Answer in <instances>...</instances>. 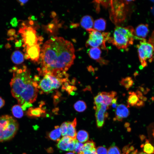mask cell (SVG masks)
I'll return each mask as SVG.
<instances>
[{
    "label": "cell",
    "mask_w": 154,
    "mask_h": 154,
    "mask_svg": "<svg viewBox=\"0 0 154 154\" xmlns=\"http://www.w3.org/2000/svg\"><path fill=\"white\" fill-rule=\"evenodd\" d=\"M77 140L76 139L71 138L70 140L68 145V151L74 152L76 142Z\"/></svg>",
    "instance_id": "cell-33"
},
{
    "label": "cell",
    "mask_w": 154,
    "mask_h": 154,
    "mask_svg": "<svg viewBox=\"0 0 154 154\" xmlns=\"http://www.w3.org/2000/svg\"><path fill=\"white\" fill-rule=\"evenodd\" d=\"M106 26V21L103 18L97 19L94 21V29L100 32L104 31Z\"/></svg>",
    "instance_id": "cell-23"
},
{
    "label": "cell",
    "mask_w": 154,
    "mask_h": 154,
    "mask_svg": "<svg viewBox=\"0 0 154 154\" xmlns=\"http://www.w3.org/2000/svg\"><path fill=\"white\" fill-rule=\"evenodd\" d=\"M78 154H96V149L91 150L82 151Z\"/></svg>",
    "instance_id": "cell-37"
},
{
    "label": "cell",
    "mask_w": 154,
    "mask_h": 154,
    "mask_svg": "<svg viewBox=\"0 0 154 154\" xmlns=\"http://www.w3.org/2000/svg\"><path fill=\"white\" fill-rule=\"evenodd\" d=\"M19 33L21 34L24 43L23 46H30L35 45L38 43V41L41 39L37 36L36 30L31 26L26 25L23 23L19 29Z\"/></svg>",
    "instance_id": "cell-8"
},
{
    "label": "cell",
    "mask_w": 154,
    "mask_h": 154,
    "mask_svg": "<svg viewBox=\"0 0 154 154\" xmlns=\"http://www.w3.org/2000/svg\"><path fill=\"white\" fill-rule=\"evenodd\" d=\"M32 106L31 103L26 102L24 103L21 107L23 110H25L27 108L30 107Z\"/></svg>",
    "instance_id": "cell-40"
},
{
    "label": "cell",
    "mask_w": 154,
    "mask_h": 154,
    "mask_svg": "<svg viewBox=\"0 0 154 154\" xmlns=\"http://www.w3.org/2000/svg\"><path fill=\"white\" fill-rule=\"evenodd\" d=\"M46 111L40 107L29 108L26 112V114L28 117H39L45 114Z\"/></svg>",
    "instance_id": "cell-17"
},
{
    "label": "cell",
    "mask_w": 154,
    "mask_h": 154,
    "mask_svg": "<svg viewBox=\"0 0 154 154\" xmlns=\"http://www.w3.org/2000/svg\"><path fill=\"white\" fill-rule=\"evenodd\" d=\"M5 101L4 100L0 97V109L2 108L5 105Z\"/></svg>",
    "instance_id": "cell-44"
},
{
    "label": "cell",
    "mask_w": 154,
    "mask_h": 154,
    "mask_svg": "<svg viewBox=\"0 0 154 154\" xmlns=\"http://www.w3.org/2000/svg\"><path fill=\"white\" fill-rule=\"evenodd\" d=\"M9 70L13 74L10 83L11 94L19 105L35 102L39 92L38 84L31 78L29 70L23 65L14 66Z\"/></svg>",
    "instance_id": "cell-2"
},
{
    "label": "cell",
    "mask_w": 154,
    "mask_h": 154,
    "mask_svg": "<svg viewBox=\"0 0 154 154\" xmlns=\"http://www.w3.org/2000/svg\"><path fill=\"white\" fill-rule=\"evenodd\" d=\"M60 127L61 135L63 137L66 136L67 133V122L63 123Z\"/></svg>",
    "instance_id": "cell-32"
},
{
    "label": "cell",
    "mask_w": 154,
    "mask_h": 154,
    "mask_svg": "<svg viewBox=\"0 0 154 154\" xmlns=\"http://www.w3.org/2000/svg\"><path fill=\"white\" fill-rule=\"evenodd\" d=\"M39 75L50 74L61 78L65 75L75 58L72 44L62 37L51 38L44 44L40 54Z\"/></svg>",
    "instance_id": "cell-1"
},
{
    "label": "cell",
    "mask_w": 154,
    "mask_h": 154,
    "mask_svg": "<svg viewBox=\"0 0 154 154\" xmlns=\"http://www.w3.org/2000/svg\"><path fill=\"white\" fill-rule=\"evenodd\" d=\"M96 154H108V150L103 146H100L96 148Z\"/></svg>",
    "instance_id": "cell-36"
},
{
    "label": "cell",
    "mask_w": 154,
    "mask_h": 154,
    "mask_svg": "<svg viewBox=\"0 0 154 154\" xmlns=\"http://www.w3.org/2000/svg\"><path fill=\"white\" fill-rule=\"evenodd\" d=\"M89 38L87 40L86 46H90L92 47H100L102 49L107 50L106 42L109 41L111 38L109 32H102L98 31L94 29L88 32Z\"/></svg>",
    "instance_id": "cell-5"
},
{
    "label": "cell",
    "mask_w": 154,
    "mask_h": 154,
    "mask_svg": "<svg viewBox=\"0 0 154 154\" xmlns=\"http://www.w3.org/2000/svg\"><path fill=\"white\" fill-rule=\"evenodd\" d=\"M88 53L90 57L96 60L101 66L106 65L109 62L108 60L101 56L102 51L100 47H91L89 50Z\"/></svg>",
    "instance_id": "cell-11"
},
{
    "label": "cell",
    "mask_w": 154,
    "mask_h": 154,
    "mask_svg": "<svg viewBox=\"0 0 154 154\" xmlns=\"http://www.w3.org/2000/svg\"><path fill=\"white\" fill-rule=\"evenodd\" d=\"M12 26L13 27H16L17 25L18 22L16 18H13L11 19L10 23Z\"/></svg>",
    "instance_id": "cell-42"
},
{
    "label": "cell",
    "mask_w": 154,
    "mask_h": 154,
    "mask_svg": "<svg viewBox=\"0 0 154 154\" xmlns=\"http://www.w3.org/2000/svg\"><path fill=\"white\" fill-rule=\"evenodd\" d=\"M74 107L75 110L78 112H82L87 108L85 102L82 100H79L77 101L74 104Z\"/></svg>",
    "instance_id": "cell-28"
},
{
    "label": "cell",
    "mask_w": 154,
    "mask_h": 154,
    "mask_svg": "<svg viewBox=\"0 0 154 154\" xmlns=\"http://www.w3.org/2000/svg\"><path fill=\"white\" fill-rule=\"evenodd\" d=\"M153 138H154V129L153 131V133H152Z\"/></svg>",
    "instance_id": "cell-50"
},
{
    "label": "cell",
    "mask_w": 154,
    "mask_h": 154,
    "mask_svg": "<svg viewBox=\"0 0 154 154\" xmlns=\"http://www.w3.org/2000/svg\"><path fill=\"white\" fill-rule=\"evenodd\" d=\"M148 41L152 45L154 50V31L152 33Z\"/></svg>",
    "instance_id": "cell-39"
},
{
    "label": "cell",
    "mask_w": 154,
    "mask_h": 154,
    "mask_svg": "<svg viewBox=\"0 0 154 154\" xmlns=\"http://www.w3.org/2000/svg\"><path fill=\"white\" fill-rule=\"evenodd\" d=\"M17 1L22 6L23 5L28 1V0H18Z\"/></svg>",
    "instance_id": "cell-45"
},
{
    "label": "cell",
    "mask_w": 154,
    "mask_h": 154,
    "mask_svg": "<svg viewBox=\"0 0 154 154\" xmlns=\"http://www.w3.org/2000/svg\"><path fill=\"white\" fill-rule=\"evenodd\" d=\"M89 138L87 132L84 130H80L77 133L76 138L80 142L83 143L87 141Z\"/></svg>",
    "instance_id": "cell-24"
},
{
    "label": "cell",
    "mask_w": 154,
    "mask_h": 154,
    "mask_svg": "<svg viewBox=\"0 0 154 154\" xmlns=\"http://www.w3.org/2000/svg\"><path fill=\"white\" fill-rule=\"evenodd\" d=\"M129 94L127 101L128 107L135 106L139 108L144 106V101L140 99L136 92L130 91Z\"/></svg>",
    "instance_id": "cell-12"
},
{
    "label": "cell",
    "mask_w": 154,
    "mask_h": 154,
    "mask_svg": "<svg viewBox=\"0 0 154 154\" xmlns=\"http://www.w3.org/2000/svg\"><path fill=\"white\" fill-rule=\"evenodd\" d=\"M127 0H111L110 18L115 24L120 23L126 17L125 4Z\"/></svg>",
    "instance_id": "cell-7"
},
{
    "label": "cell",
    "mask_w": 154,
    "mask_h": 154,
    "mask_svg": "<svg viewBox=\"0 0 154 154\" xmlns=\"http://www.w3.org/2000/svg\"><path fill=\"white\" fill-rule=\"evenodd\" d=\"M108 154H122L119 148L117 146L114 145H113L111 146L109 148L108 150Z\"/></svg>",
    "instance_id": "cell-30"
},
{
    "label": "cell",
    "mask_w": 154,
    "mask_h": 154,
    "mask_svg": "<svg viewBox=\"0 0 154 154\" xmlns=\"http://www.w3.org/2000/svg\"><path fill=\"white\" fill-rule=\"evenodd\" d=\"M137 47L141 66L143 67H145L147 65V61L151 62L154 58L153 47L146 39L140 40Z\"/></svg>",
    "instance_id": "cell-6"
},
{
    "label": "cell",
    "mask_w": 154,
    "mask_h": 154,
    "mask_svg": "<svg viewBox=\"0 0 154 154\" xmlns=\"http://www.w3.org/2000/svg\"><path fill=\"white\" fill-rule=\"evenodd\" d=\"M94 21L93 18L88 15L84 16L81 18L80 24L81 27L88 32L93 29Z\"/></svg>",
    "instance_id": "cell-16"
},
{
    "label": "cell",
    "mask_w": 154,
    "mask_h": 154,
    "mask_svg": "<svg viewBox=\"0 0 154 154\" xmlns=\"http://www.w3.org/2000/svg\"><path fill=\"white\" fill-rule=\"evenodd\" d=\"M15 31L14 29H11L8 30L7 33V35L9 37L14 36L15 35Z\"/></svg>",
    "instance_id": "cell-41"
},
{
    "label": "cell",
    "mask_w": 154,
    "mask_h": 154,
    "mask_svg": "<svg viewBox=\"0 0 154 154\" xmlns=\"http://www.w3.org/2000/svg\"><path fill=\"white\" fill-rule=\"evenodd\" d=\"M130 114L127 106L123 104L117 106L115 111V117L114 120L121 121L123 119L127 117Z\"/></svg>",
    "instance_id": "cell-13"
},
{
    "label": "cell",
    "mask_w": 154,
    "mask_h": 154,
    "mask_svg": "<svg viewBox=\"0 0 154 154\" xmlns=\"http://www.w3.org/2000/svg\"><path fill=\"white\" fill-rule=\"evenodd\" d=\"M101 94L103 98L102 104L109 106H111L112 100L117 94L116 92L114 91L108 92H101Z\"/></svg>",
    "instance_id": "cell-18"
},
{
    "label": "cell",
    "mask_w": 154,
    "mask_h": 154,
    "mask_svg": "<svg viewBox=\"0 0 154 154\" xmlns=\"http://www.w3.org/2000/svg\"><path fill=\"white\" fill-rule=\"evenodd\" d=\"M119 84L128 90L133 86V81L131 77L128 76L122 78L119 82Z\"/></svg>",
    "instance_id": "cell-26"
},
{
    "label": "cell",
    "mask_w": 154,
    "mask_h": 154,
    "mask_svg": "<svg viewBox=\"0 0 154 154\" xmlns=\"http://www.w3.org/2000/svg\"><path fill=\"white\" fill-rule=\"evenodd\" d=\"M96 110L95 116L97 126L98 128L102 127L104 125L105 119L108 116V114L106 112L109 109V106L101 104L94 106Z\"/></svg>",
    "instance_id": "cell-9"
},
{
    "label": "cell",
    "mask_w": 154,
    "mask_h": 154,
    "mask_svg": "<svg viewBox=\"0 0 154 154\" xmlns=\"http://www.w3.org/2000/svg\"><path fill=\"white\" fill-rule=\"evenodd\" d=\"M117 98L115 97L112 100L111 105L112 107L114 109L116 108L117 106Z\"/></svg>",
    "instance_id": "cell-38"
},
{
    "label": "cell",
    "mask_w": 154,
    "mask_h": 154,
    "mask_svg": "<svg viewBox=\"0 0 154 154\" xmlns=\"http://www.w3.org/2000/svg\"><path fill=\"white\" fill-rule=\"evenodd\" d=\"M65 154H75V153L73 152H70L66 153Z\"/></svg>",
    "instance_id": "cell-49"
},
{
    "label": "cell",
    "mask_w": 154,
    "mask_h": 154,
    "mask_svg": "<svg viewBox=\"0 0 154 154\" xmlns=\"http://www.w3.org/2000/svg\"><path fill=\"white\" fill-rule=\"evenodd\" d=\"M67 133L66 136L72 138L76 139L77 133L76 129L77 120L75 118L72 121H67Z\"/></svg>",
    "instance_id": "cell-19"
},
{
    "label": "cell",
    "mask_w": 154,
    "mask_h": 154,
    "mask_svg": "<svg viewBox=\"0 0 154 154\" xmlns=\"http://www.w3.org/2000/svg\"><path fill=\"white\" fill-rule=\"evenodd\" d=\"M87 69L90 72L94 74V70L93 67L91 66H89L87 67Z\"/></svg>",
    "instance_id": "cell-43"
},
{
    "label": "cell",
    "mask_w": 154,
    "mask_h": 154,
    "mask_svg": "<svg viewBox=\"0 0 154 154\" xmlns=\"http://www.w3.org/2000/svg\"><path fill=\"white\" fill-rule=\"evenodd\" d=\"M38 88L42 90V93L46 94L50 93L54 89L52 81L46 75L40 81Z\"/></svg>",
    "instance_id": "cell-15"
},
{
    "label": "cell",
    "mask_w": 154,
    "mask_h": 154,
    "mask_svg": "<svg viewBox=\"0 0 154 154\" xmlns=\"http://www.w3.org/2000/svg\"><path fill=\"white\" fill-rule=\"evenodd\" d=\"M141 147L143 148L144 153L147 154H154V147L149 143V140L146 139L144 144H142Z\"/></svg>",
    "instance_id": "cell-27"
},
{
    "label": "cell",
    "mask_w": 154,
    "mask_h": 154,
    "mask_svg": "<svg viewBox=\"0 0 154 154\" xmlns=\"http://www.w3.org/2000/svg\"><path fill=\"white\" fill-rule=\"evenodd\" d=\"M149 32L148 25L147 24L139 25L134 30L135 39L141 40H145Z\"/></svg>",
    "instance_id": "cell-14"
},
{
    "label": "cell",
    "mask_w": 154,
    "mask_h": 154,
    "mask_svg": "<svg viewBox=\"0 0 154 154\" xmlns=\"http://www.w3.org/2000/svg\"><path fill=\"white\" fill-rule=\"evenodd\" d=\"M19 128L17 121L8 115L0 116V142L9 140L13 138Z\"/></svg>",
    "instance_id": "cell-4"
},
{
    "label": "cell",
    "mask_w": 154,
    "mask_h": 154,
    "mask_svg": "<svg viewBox=\"0 0 154 154\" xmlns=\"http://www.w3.org/2000/svg\"><path fill=\"white\" fill-rule=\"evenodd\" d=\"M131 154H147L143 152H138L137 150L133 151Z\"/></svg>",
    "instance_id": "cell-46"
},
{
    "label": "cell",
    "mask_w": 154,
    "mask_h": 154,
    "mask_svg": "<svg viewBox=\"0 0 154 154\" xmlns=\"http://www.w3.org/2000/svg\"><path fill=\"white\" fill-rule=\"evenodd\" d=\"M71 138L68 136L63 137L58 141L57 148L62 151H68V144Z\"/></svg>",
    "instance_id": "cell-22"
},
{
    "label": "cell",
    "mask_w": 154,
    "mask_h": 154,
    "mask_svg": "<svg viewBox=\"0 0 154 154\" xmlns=\"http://www.w3.org/2000/svg\"><path fill=\"white\" fill-rule=\"evenodd\" d=\"M12 113L15 117L20 118L23 115V112L21 107L19 105H15L13 106L11 109Z\"/></svg>",
    "instance_id": "cell-25"
},
{
    "label": "cell",
    "mask_w": 154,
    "mask_h": 154,
    "mask_svg": "<svg viewBox=\"0 0 154 154\" xmlns=\"http://www.w3.org/2000/svg\"><path fill=\"white\" fill-rule=\"evenodd\" d=\"M22 44L21 40L17 41L15 43V46L16 47H19Z\"/></svg>",
    "instance_id": "cell-47"
},
{
    "label": "cell",
    "mask_w": 154,
    "mask_h": 154,
    "mask_svg": "<svg viewBox=\"0 0 154 154\" xmlns=\"http://www.w3.org/2000/svg\"><path fill=\"white\" fill-rule=\"evenodd\" d=\"M95 149V143L92 140L88 141L83 144L82 151Z\"/></svg>",
    "instance_id": "cell-29"
},
{
    "label": "cell",
    "mask_w": 154,
    "mask_h": 154,
    "mask_svg": "<svg viewBox=\"0 0 154 154\" xmlns=\"http://www.w3.org/2000/svg\"><path fill=\"white\" fill-rule=\"evenodd\" d=\"M62 91L65 90L68 94H70V93L73 91H75L77 90V88L74 86L68 85L66 87L62 86Z\"/></svg>",
    "instance_id": "cell-34"
},
{
    "label": "cell",
    "mask_w": 154,
    "mask_h": 154,
    "mask_svg": "<svg viewBox=\"0 0 154 154\" xmlns=\"http://www.w3.org/2000/svg\"><path fill=\"white\" fill-rule=\"evenodd\" d=\"M85 90H88V91H91V88L90 86H88L86 87V88L85 89Z\"/></svg>",
    "instance_id": "cell-48"
},
{
    "label": "cell",
    "mask_w": 154,
    "mask_h": 154,
    "mask_svg": "<svg viewBox=\"0 0 154 154\" xmlns=\"http://www.w3.org/2000/svg\"><path fill=\"white\" fill-rule=\"evenodd\" d=\"M134 29L131 26L123 27L117 26L115 29L113 37L108 41L119 49L128 50L135 39Z\"/></svg>",
    "instance_id": "cell-3"
},
{
    "label": "cell",
    "mask_w": 154,
    "mask_h": 154,
    "mask_svg": "<svg viewBox=\"0 0 154 154\" xmlns=\"http://www.w3.org/2000/svg\"><path fill=\"white\" fill-rule=\"evenodd\" d=\"M11 58L15 64H20L24 61V56L23 53L19 50L14 51L12 54Z\"/></svg>",
    "instance_id": "cell-20"
},
{
    "label": "cell",
    "mask_w": 154,
    "mask_h": 154,
    "mask_svg": "<svg viewBox=\"0 0 154 154\" xmlns=\"http://www.w3.org/2000/svg\"><path fill=\"white\" fill-rule=\"evenodd\" d=\"M24 55L26 59H30L34 62L39 61L40 56V48L39 43L30 46H26Z\"/></svg>",
    "instance_id": "cell-10"
},
{
    "label": "cell",
    "mask_w": 154,
    "mask_h": 154,
    "mask_svg": "<svg viewBox=\"0 0 154 154\" xmlns=\"http://www.w3.org/2000/svg\"><path fill=\"white\" fill-rule=\"evenodd\" d=\"M83 144L82 143L77 141L75 145L74 150V153L77 154L82 151Z\"/></svg>",
    "instance_id": "cell-35"
},
{
    "label": "cell",
    "mask_w": 154,
    "mask_h": 154,
    "mask_svg": "<svg viewBox=\"0 0 154 154\" xmlns=\"http://www.w3.org/2000/svg\"><path fill=\"white\" fill-rule=\"evenodd\" d=\"M94 104L95 106L102 104L103 98L101 92H99L94 98Z\"/></svg>",
    "instance_id": "cell-31"
},
{
    "label": "cell",
    "mask_w": 154,
    "mask_h": 154,
    "mask_svg": "<svg viewBox=\"0 0 154 154\" xmlns=\"http://www.w3.org/2000/svg\"><path fill=\"white\" fill-rule=\"evenodd\" d=\"M61 134L60 127L58 125L55 126L54 129L48 134V137L50 139L56 141H58L60 139Z\"/></svg>",
    "instance_id": "cell-21"
}]
</instances>
